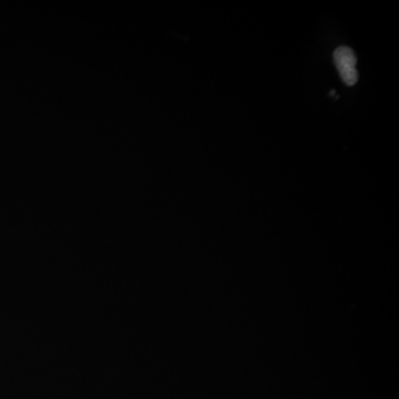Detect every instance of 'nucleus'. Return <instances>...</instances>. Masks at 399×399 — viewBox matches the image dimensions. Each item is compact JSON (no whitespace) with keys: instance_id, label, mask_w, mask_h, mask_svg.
I'll use <instances>...</instances> for the list:
<instances>
[{"instance_id":"nucleus-1","label":"nucleus","mask_w":399,"mask_h":399,"mask_svg":"<svg viewBox=\"0 0 399 399\" xmlns=\"http://www.w3.org/2000/svg\"><path fill=\"white\" fill-rule=\"evenodd\" d=\"M334 61L341 78L347 86H354L359 80V74L356 70L355 52L348 47H340L334 52Z\"/></svg>"}]
</instances>
